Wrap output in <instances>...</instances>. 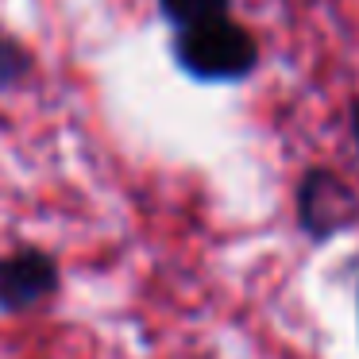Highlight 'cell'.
I'll return each mask as SVG.
<instances>
[{
	"label": "cell",
	"instance_id": "7a4b0ae2",
	"mask_svg": "<svg viewBox=\"0 0 359 359\" xmlns=\"http://www.w3.org/2000/svg\"><path fill=\"white\" fill-rule=\"evenodd\" d=\"M294 217L309 240H332L336 232L351 228L359 220V201L351 186L336 170L313 166L294 186Z\"/></svg>",
	"mask_w": 359,
	"mask_h": 359
},
{
	"label": "cell",
	"instance_id": "6da1fadb",
	"mask_svg": "<svg viewBox=\"0 0 359 359\" xmlns=\"http://www.w3.org/2000/svg\"><path fill=\"white\" fill-rule=\"evenodd\" d=\"M174 62L197 81H243L259 70V43L232 16H217L174 32Z\"/></svg>",
	"mask_w": 359,
	"mask_h": 359
},
{
	"label": "cell",
	"instance_id": "3957f363",
	"mask_svg": "<svg viewBox=\"0 0 359 359\" xmlns=\"http://www.w3.org/2000/svg\"><path fill=\"white\" fill-rule=\"evenodd\" d=\"M58 271L43 251H16V255L0 259V305L12 313L32 309L47 294H55Z\"/></svg>",
	"mask_w": 359,
	"mask_h": 359
},
{
	"label": "cell",
	"instance_id": "277c9868",
	"mask_svg": "<svg viewBox=\"0 0 359 359\" xmlns=\"http://www.w3.org/2000/svg\"><path fill=\"white\" fill-rule=\"evenodd\" d=\"M228 8H232V0H158V12L166 16V24H174V32L228 16Z\"/></svg>",
	"mask_w": 359,
	"mask_h": 359
},
{
	"label": "cell",
	"instance_id": "5b68a950",
	"mask_svg": "<svg viewBox=\"0 0 359 359\" xmlns=\"http://www.w3.org/2000/svg\"><path fill=\"white\" fill-rule=\"evenodd\" d=\"M351 140H355V151H359V97L351 104Z\"/></svg>",
	"mask_w": 359,
	"mask_h": 359
}]
</instances>
